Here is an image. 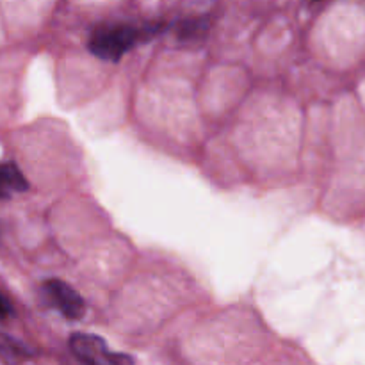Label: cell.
<instances>
[{
	"instance_id": "cell-1",
	"label": "cell",
	"mask_w": 365,
	"mask_h": 365,
	"mask_svg": "<svg viewBox=\"0 0 365 365\" xmlns=\"http://www.w3.org/2000/svg\"><path fill=\"white\" fill-rule=\"evenodd\" d=\"M143 32L145 29L130 27V25H110V27L98 29L89 39V50L100 59L118 61L141 39Z\"/></svg>"
},
{
	"instance_id": "cell-2",
	"label": "cell",
	"mask_w": 365,
	"mask_h": 365,
	"mask_svg": "<svg viewBox=\"0 0 365 365\" xmlns=\"http://www.w3.org/2000/svg\"><path fill=\"white\" fill-rule=\"evenodd\" d=\"M70 348L86 365H134L130 356L110 351L103 339L91 334H73L70 337Z\"/></svg>"
},
{
	"instance_id": "cell-3",
	"label": "cell",
	"mask_w": 365,
	"mask_h": 365,
	"mask_svg": "<svg viewBox=\"0 0 365 365\" xmlns=\"http://www.w3.org/2000/svg\"><path fill=\"white\" fill-rule=\"evenodd\" d=\"M45 291L48 292L50 299L53 302V305L61 310L64 317L68 319H81L86 312L84 299L81 298L77 291L73 287L66 284L63 280H48L45 284Z\"/></svg>"
},
{
	"instance_id": "cell-4",
	"label": "cell",
	"mask_w": 365,
	"mask_h": 365,
	"mask_svg": "<svg viewBox=\"0 0 365 365\" xmlns=\"http://www.w3.org/2000/svg\"><path fill=\"white\" fill-rule=\"evenodd\" d=\"M27 180L20 173L14 164H2L0 166V196H7L13 191H25Z\"/></svg>"
},
{
	"instance_id": "cell-5",
	"label": "cell",
	"mask_w": 365,
	"mask_h": 365,
	"mask_svg": "<svg viewBox=\"0 0 365 365\" xmlns=\"http://www.w3.org/2000/svg\"><path fill=\"white\" fill-rule=\"evenodd\" d=\"M9 312H11L9 305H7V302L4 299V296L0 294V319H4V317H6Z\"/></svg>"
}]
</instances>
